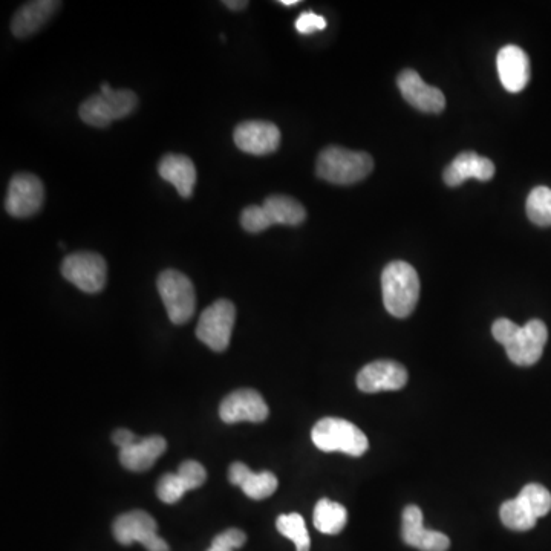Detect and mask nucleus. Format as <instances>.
Listing matches in <instances>:
<instances>
[{
  "instance_id": "obj_25",
  "label": "nucleus",
  "mask_w": 551,
  "mask_h": 551,
  "mask_svg": "<svg viewBox=\"0 0 551 551\" xmlns=\"http://www.w3.org/2000/svg\"><path fill=\"white\" fill-rule=\"evenodd\" d=\"M499 516L507 529L513 530V532H529L538 522L535 513L525 506L518 496L515 499H509L501 506Z\"/></svg>"
},
{
  "instance_id": "obj_11",
  "label": "nucleus",
  "mask_w": 551,
  "mask_h": 551,
  "mask_svg": "<svg viewBox=\"0 0 551 551\" xmlns=\"http://www.w3.org/2000/svg\"><path fill=\"white\" fill-rule=\"evenodd\" d=\"M45 201V187L33 173H17L8 186L5 210L13 218H31L37 215Z\"/></svg>"
},
{
  "instance_id": "obj_22",
  "label": "nucleus",
  "mask_w": 551,
  "mask_h": 551,
  "mask_svg": "<svg viewBox=\"0 0 551 551\" xmlns=\"http://www.w3.org/2000/svg\"><path fill=\"white\" fill-rule=\"evenodd\" d=\"M167 441L161 435L140 437L137 443L120 450V463L131 472H146L166 452Z\"/></svg>"
},
{
  "instance_id": "obj_33",
  "label": "nucleus",
  "mask_w": 551,
  "mask_h": 551,
  "mask_svg": "<svg viewBox=\"0 0 551 551\" xmlns=\"http://www.w3.org/2000/svg\"><path fill=\"white\" fill-rule=\"evenodd\" d=\"M279 4L285 5V7H293V5L299 4V0H279Z\"/></svg>"
},
{
  "instance_id": "obj_21",
  "label": "nucleus",
  "mask_w": 551,
  "mask_h": 551,
  "mask_svg": "<svg viewBox=\"0 0 551 551\" xmlns=\"http://www.w3.org/2000/svg\"><path fill=\"white\" fill-rule=\"evenodd\" d=\"M229 480L233 486L241 487L242 492L248 498L256 499V501L270 498L279 486L278 478L274 473L268 472V470L259 473L252 472L241 461H236L230 466Z\"/></svg>"
},
{
  "instance_id": "obj_7",
  "label": "nucleus",
  "mask_w": 551,
  "mask_h": 551,
  "mask_svg": "<svg viewBox=\"0 0 551 551\" xmlns=\"http://www.w3.org/2000/svg\"><path fill=\"white\" fill-rule=\"evenodd\" d=\"M158 293L173 325H184L196 310V294L192 281L177 270H164L157 281Z\"/></svg>"
},
{
  "instance_id": "obj_16",
  "label": "nucleus",
  "mask_w": 551,
  "mask_h": 551,
  "mask_svg": "<svg viewBox=\"0 0 551 551\" xmlns=\"http://www.w3.org/2000/svg\"><path fill=\"white\" fill-rule=\"evenodd\" d=\"M207 480V472L203 464L195 460H187L181 464L178 473H166L158 481V498L166 504L181 501L184 493L199 489Z\"/></svg>"
},
{
  "instance_id": "obj_12",
  "label": "nucleus",
  "mask_w": 551,
  "mask_h": 551,
  "mask_svg": "<svg viewBox=\"0 0 551 551\" xmlns=\"http://www.w3.org/2000/svg\"><path fill=\"white\" fill-rule=\"evenodd\" d=\"M236 147L245 154L270 155L281 146V131L270 121L250 120L236 126L233 132Z\"/></svg>"
},
{
  "instance_id": "obj_17",
  "label": "nucleus",
  "mask_w": 551,
  "mask_h": 551,
  "mask_svg": "<svg viewBox=\"0 0 551 551\" xmlns=\"http://www.w3.org/2000/svg\"><path fill=\"white\" fill-rule=\"evenodd\" d=\"M499 80L509 92H521L529 85L530 60L524 49L516 45H507L499 49L496 56Z\"/></svg>"
},
{
  "instance_id": "obj_26",
  "label": "nucleus",
  "mask_w": 551,
  "mask_h": 551,
  "mask_svg": "<svg viewBox=\"0 0 551 551\" xmlns=\"http://www.w3.org/2000/svg\"><path fill=\"white\" fill-rule=\"evenodd\" d=\"M525 212L530 221L538 227L551 225V189L545 186L535 187L525 204Z\"/></svg>"
},
{
  "instance_id": "obj_18",
  "label": "nucleus",
  "mask_w": 551,
  "mask_h": 551,
  "mask_svg": "<svg viewBox=\"0 0 551 551\" xmlns=\"http://www.w3.org/2000/svg\"><path fill=\"white\" fill-rule=\"evenodd\" d=\"M403 541L420 551H447L450 539L444 533L426 529L420 507L408 506L403 512Z\"/></svg>"
},
{
  "instance_id": "obj_15",
  "label": "nucleus",
  "mask_w": 551,
  "mask_h": 551,
  "mask_svg": "<svg viewBox=\"0 0 551 551\" xmlns=\"http://www.w3.org/2000/svg\"><path fill=\"white\" fill-rule=\"evenodd\" d=\"M408 383V371L405 366L394 360H377L368 363L357 375V386L360 391L375 392L398 391Z\"/></svg>"
},
{
  "instance_id": "obj_14",
  "label": "nucleus",
  "mask_w": 551,
  "mask_h": 551,
  "mask_svg": "<svg viewBox=\"0 0 551 551\" xmlns=\"http://www.w3.org/2000/svg\"><path fill=\"white\" fill-rule=\"evenodd\" d=\"M397 86L406 102L424 114H440L446 108V98H444L443 92L424 83L420 74L414 69H405L400 72Z\"/></svg>"
},
{
  "instance_id": "obj_2",
  "label": "nucleus",
  "mask_w": 551,
  "mask_h": 551,
  "mask_svg": "<svg viewBox=\"0 0 551 551\" xmlns=\"http://www.w3.org/2000/svg\"><path fill=\"white\" fill-rule=\"evenodd\" d=\"M383 304L391 316L405 319L414 313L420 297L417 270L408 262L395 261L382 273Z\"/></svg>"
},
{
  "instance_id": "obj_3",
  "label": "nucleus",
  "mask_w": 551,
  "mask_h": 551,
  "mask_svg": "<svg viewBox=\"0 0 551 551\" xmlns=\"http://www.w3.org/2000/svg\"><path fill=\"white\" fill-rule=\"evenodd\" d=\"M374 169V160L366 152H354L330 146L320 152L316 163L317 177L337 186H349L365 180Z\"/></svg>"
},
{
  "instance_id": "obj_20",
  "label": "nucleus",
  "mask_w": 551,
  "mask_h": 551,
  "mask_svg": "<svg viewBox=\"0 0 551 551\" xmlns=\"http://www.w3.org/2000/svg\"><path fill=\"white\" fill-rule=\"evenodd\" d=\"M62 7V2L56 0H34L23 4L11 20V31L17 39H27L33 36L48 22L56 11Z\"/></svg>"
},
{
  "instance_id": "obj_10",
  "label": "nucleus",
  "mask_w": 551,
  "mask_h": 551,
  "mask_svg": "<svg viewBox=\"0 0 551 551\" xmlns=\"http://www.w3.org/2000/svg\"><path fill=\"white\" fill-rule=\"evenodd\" d=\"M112 530L114 538L126 547L140 542L147 551H170L169 544L158 536L157 521L144 510H132L118 516Z\"/></svg>"
},
{
  "instance_id": "obj_9",
  "label": "nucleus",
  "mask_w": 551,
  "mask_h": 551,
  "mask_svg": "<svg viewBox=\"0 0 551 551\" xmlns=\"http://www.w3.org/2000/svg\"><path fill=\"white\" fill-rule=\"evenodd\" d=\"M62 274L79 290L95 294L105 288L108 265L105 258L95 252L71 253L63 259Z\"/></svg>"
},
{
  "instance_id": "obj_8",
  "label": "nucleus",
  "mask_w": 551,
  "mask_h": 551,
  "mask_svg": "<svg viewBox=\"0 0 551 551\" xmlns=\"http://www.w3.org/2000/svg\"><path fill=\"white\" fill-rule=\"evenodd\" d=\"M235 320L236 307L233 302L227 299L216 300L199 317L196 337L215 353H222L229 348Z\"/></svg>"
},
{
  "instance_id": "obj_32",
  "label": "nucleus",
  "mask_w": 551,
  "mask_h": 551,
  "mask_svg": "<svg viewBox=\"0 0 551 551\" xmlns=\"http://www.w3.org/2000/svg\"><path fill=\"white\" fill-rule=\"evenodd\" d=\"M225 7L232 11H242L248 7L247 0H225Z\"/></svg>"
},
{
  "instance_id": "obj_24",
  "label": "nucleus",
  "mask_w": 551,
  "mask_h": 551,
  "mask_svg": "<svg viewBox=\"0 0 551 551\" xmlns=\"http://www.w3.org/2000/svg\"><path fill=\"white\" fill-rule=\"evenodd\" d=\"M314 527L325 535H339L345 529L348 522V512L339 503H333L330 499H320L316 504L313 515Z\"/></svg>"
},
{
  "instance_id": "obj_28",
  "label": "nucleus",
  "mask_w": 551,
  "mask_h": 551,
  "mask_svg": "<svg viewBox=\"0 0 551 551\" xmlns=\"http://www.w3.org/2000/svg\"><path fill=\"white\" fill-rule=\"evenodd\" d=\"M518 498L535 513L538 519L550 513L551 493L544 486H541V484H527L519 492Z\"/></svg>"
},
{
  "instance_id": "obj_30",
  "label": "nucleus",
  "mask_w": 551,
  "mask_h": 551,
  "mask_svg": "<svg viewBox=\"0 0 551 551\" xmlns=\"http://www.w3.org/2000/svg\"><path fill=\"white\" fill-rule=\"evenodd\" d=\"M327 25V19L313 13V11H305L296 20L297 33L305 34V36L316 33V31H323L327 28Z\"/></svg>"
},
{
  "instance_id": "obj_13",
  "label": "nucleus",
  "mask_w": 551,
  "mask_h": 551,
  "mask_svg": "<svg viewBox=\"0 0 551 551\" xmlns=\"http://www.w3.org/2000/svg\"><path fill=\"white\" fill-rule=\"evenodd\" d=\"M270 409L264 397L255 389H238L222 400L219 417L224 423L235 424L241 421L262 423L267 420Z\"/></svg>"
},
{
  "instance_id": "obj_5",
  "label": "nucleus",
  "mask_w": 551,
  "mask_h": 551,
  "mask_svg": "<svg viewBox=\"0 0 551 551\" xmlns=\"http://www.w3.org/2000/svg\"><path fill=\"white\" fill-rule=\"evenodd\" d=\"M311 440L322 452H342L351 457H362L369 449L366 435L356 424L343 418L328 417L317 421L311 431Z\"/></svg>"
},
{
  "instance_id": "obj_4",
  "label": "nucleus",
  "mask_w": 551,
  "mask_h": 551,
  "mask_svg": "<svg viewBox=\"0 0 551 551\" xmlns=\"http://www.w3.org/2000/svg\"><path fill=\"white\" fill-rule=\"evenodd\" d=\"M307 218V210L297 199L287 195H271L262 206H248L242 210V229L248 233H261L271 225H299Z\"/></svg>"
},
{
  "instance_id": "obj_27",
  "label": "nucleus",
  "mask_w": 551,
  "mask_h": 551,
  "mask_svg": "<svg viewBox=\"0 0 551 551\" xmlns=\"http://www.w3.org/2000/svg\"><path fill=\"white\" fill-rule=\"evenodd\" d=\"M276 527H278L281 535L294 542L296 551H310V535H308L305 519L299 513L279 516L278 521H276Z\"/></svg>"
},
{
  "instance_id": "obj_29",
  "label": "nucleus",
  "mask_w": 551,
  "mask_h": 551,
  "mask_svg": "<svg viewBox=\"0 0 551 551\" xmlns=\"http://www.w3.org/2000/svg\"><path fill=\"white\" fill-rule=\"evenodd\" d=\"M247 535L239 529H229L215 536L207 551H235L244 547Z\"/></svg>"
},
{
  "instance_id": "obj_23",
  "label": "nucleus",
  "mask_w": 551,
  "mask_h": 551,
  "mask_svg": "<svg viewBox=\"0 0 551 551\" xmlns=\"http://www.w3.org/2000/svg\"><path fill=\"white\" fill-rule=\"evenodd\" d=\"M158 173L167 183L173 184L183 198H192L196 184V167L186 155L166 154L158 164Z\"/></svg>"
},
{
  "instance_id": "obj_6",
  "label": "nucleus",
  "mask_w": 551,
  "mask_h": 551,
  "mask_svg": "<svg viewBox=\"0 0 551 551\" xmlns=\"http://www.w3.org/2000/svg\"><path fill=\"white\" fill-rule=\"evenodd\" d=\"M137 106L138 97L134 91L118 89L111 95H92L80 105L79 115L83 123L103 129L112 121L129 117Z\"/></svg>"
},
{
  "instance_id": "obj_1",
  "label": "nucleus",
  "mask_w": 551,
  "mask_h": 551,
  "mask_svg": "<svg viewBox=\"0 0 551 551\" xmlns=\"http://www.w3.org/2000/svg\"><path fill=\"white\" fill-rule=\"evenodd\" d=\"M492 334L506 348L510 362L518 366L538 363L548 340L547 327L539 319L530 320L524 327L509 319H498L493 323Z\"/></svg>"
},
{
  "instance_id": "obj_19",
  "label": "nucleus",
  "mask_w": 551,
  "mask_h": 551,
  "mask_svg": "<svg viewBox=\"0 0 551 551\" xmlns=\"http://www.w3.org/2000/svg\"><path fill=\"white\" fill-rule=\"evenodd\" d=\"M495 177V164L475 152H463L444 169L443 180L449 187H458L464 181H490Z\"/></svg>"
},
{
  "instance_id": "obj_31",
  "label": "nucleus",
  "mask_w": 551,
  "mask_h": 551,
  "mask_svg": "<svg viewBox=\"0 0 551 551\" xmlns=\"http://www.w3.org/2000/svg\"><path fill=\"white\" fill-rule=\"evenodd\" d=\"M112 440H114L115 446L120 447L121 450L137 443L140 437H137L134 432L128 431V429H118V431L114 432Z\"/></svg>"
}]
</instances>
